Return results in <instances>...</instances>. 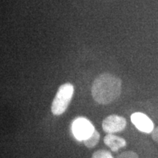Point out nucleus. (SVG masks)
<instances>
[{
  "label": "nucleus",
  "mask_w": 158,
  "mask_h": 158,
  "mask_svg": "<svg viewBox=\"0 0 158 158\" xmlns=\"http://www.w3.org/2000/svg\"><path fill=\"white\" fill-rule=\"evenodd\" d=\"M122 92V81L110 73H103L94 81L92 95L99 104L108 105L118 98Z\"/></svg>",
  "instance_id": "1"
},
{
  "label": "nucleus",
  "mask_w": 158,
  "mask_h": 158,
  "mask_svg": "<svg viewBox=\"0 0 158 158\" xmlns=\"http://www.w3.org/2000/svg\"><path fill=\"white\" fill-rule=\"evenodd\" d=\"M74 93V87L70 83L62 84L59 88L51 105V111L54 115L64 114L70 103Z\"/></svg>",
  "instance_id": "2"
},
{
  "label": "nucleus",
  "mask_w": 158,
  "mask_h": 158,
  "mask_svg": "<svg viewBox=\"0 0 158 158\" xmlns=\"http://www.w3.org/2000/svg\"><path fill=\"white\" fill-rule=\"evenodd\" d=\"M72 130L75 138L80 141L89 138L95 130L93 124L88 119L82 117L75 120L73 123Z\"/></svg>",
  "instance_id": "3"
},
{
  "label": "nucleus",
  "mask_w": 158,
  "mask_h": 158,
  "mask_svg": "<svg viewBox=\"0 0 158 158\" xmlns=\"http://www.w3.org/2000/svg\"><path fill=\"white\" fill-rule=\"evenodd\" d=\"M127 122L122 116L118 115H110L103 120L102 124V129L106 133L113 134L121 132L126 127Z\"/></svg>",
  "instance_id": "4"
},
{
  "label": "nucleus",
  "mask_w": 158,
  "mask_h": 158,
  "mask_svg": "<svg viewBox=\"0 0 158 158\" xmlns=\"http://www.w3.org/2000/svg\"><path fill=\"white\" fill-rule=\"evenodd\" d=\"M131 121L140 131L147 133H150L153 131V122L146 114L142 113L132 114Z\"/></svg>",
  "instance_id": "5"
},
{
  "label": "nucleus",
  "mask_w": 158,
  "mask_h": 158,
  "mask_svg": "<svg viewBox=\"0 0 158 158\" xmlns=\"http://www.w3.org/2000/svg\"><path fill=\"white\" fill-rule=\"evenodd\" d=\"M104 143L113 152H116L127 145V142L124 138L113 134H108L105 136Z\"/></svg>",
  "instance_id": "6"
},
{
  "label": "nucleus",
  "mask_w": 158,
  "mask_h": 158,
  "mask_svg": "<svg viewBox=\"0 0 158 158\" xmlns=\"http://www.w3.org/2000/svg\"><path fill=\"white\" fill-rule=\"evenodd\" d=\"M99 141H100V133L97 130H94V133L89 138L84 140V143L86 147L93 148L98 143Z\"/></svg>",
  "instance_id": "7"
},
{
  "label": "nucleus",
  "mask_w": 158,
  "mask_h": 158,
  "mask_svg": "<svg viewBox=\"0 0 158 158\" xmlns=\"http://www.w3.org/2000/svg\"><path fill=\"white\" fill-rule=\"evenodd\" d=\"M92 158H114L111 153L107 150H98L93 153Z\"/></svg>",
  "instance_id": "8"
},
{
  "label": "nucleus",
  "mask_w": 158,
  "mask_h": 158,
  "mask_svg": "<svg viewBox=\"0 0 158 158\" xmlns=\"http://www.w3.org/2000/svg\"><path fill=\"white\" fill-rule=\"evenodd\" d=\"M116 158H138V155L134 152L128 151L120 154Z\"/></svg>",
  "instance_id": "9"
},
{
  "label": "nucleus",
  "mask_w": 158,
  "mask_h": 158,
  "mask_svg": "<svg viewBox=\"0 0 158 158\" xmlns=\"http://www.w3.org/2000/svg\"><path fill=\"white\" fill-rule=\"evenodd\" d=\"M152 137L154 141H158V127L154 129L153 131L152 132Z\"/></svg>",
  "instance_id": "10"
}]
</instances>
